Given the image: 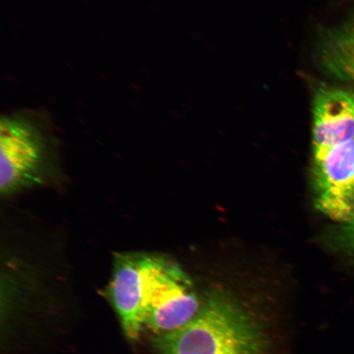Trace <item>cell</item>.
<instances>
[{"label":"cell","mask_w":354,"mask_h":354,"mask_svg":"<svg viewBox=\"0 0 354 354\" xmlns=\"http://www.w3.org/2000/svg\"><path fill=\"white\" fill-rule=\"evenodd\" d=\"M160 354H265L262 328L230 299L215 296L180 328L158 335Z\"/></svg>","instance_id":"obj_1"},{"label":"cell","mask_w":354,"mask_h":354,"mask_svg":"<svg viewBox=\"0 0 354 354\" xmlns=\"http://www.w3.org/2000/svg\"><path fill=\"white\" fill-rule=\"evenodd\" d=\"M141 295L145 327L157 336L187 324L201 308L187 274L160 255L143 253Z\"/></svg>","instance_id":"obj_2"},{"label":"cell","mask_w":354,"mask_h":354,"mask_svg":"<svg viewBox=\"0 0 354 354\" xmlns=\"http://www.w3.org/2000/svg\"><path fill=\"white\" fill-rule=\"evenodd\" d=\"M0 152L3 196H11L41 183L46 149L41 133L26 119L2 118Z\"/></svg>","instance_id":"obj_3"},{"label":"cell","mask_w":354,"mask_h":354,"mask_svg":"<svg viewBox=\"0 0 354 354\" xmlns=\"http://www.w3.org/2000/svg\"><path fill=\"white\" fill-rule=\"evenodd\" d=\"M316 205L337 223L354 218V139L314 156Z\"/></svg>","instance_id":"obj_4"},{"label":"cell","mask_w":354,"mask_h":354,"mask_svg":"<svg viewBox=\"0 0 354 354\" xmlns=\"http://www.w3.org/2000/svg\"><path fill=\"white\" fill-rule=\"evenodd\" d=\"M313 118V156L353 140V93L335 87L318 88Z\"/></svg>","instance_id":"obj_5"},{"label":"cell","mask_w":354,"mask_h":354,"mask_svg":"<svg viewBox=\"0 0 354 354\" xmlns=\"http://www.w3.org/2000/svg\"><path fill=\"white\" fill-rule=\"evenodd\" d=\"M143 253H124L114 257L109 292L124 332L136 339L145 328L141 295Z\"/></svg>","instance_id":"obj_6"},{"label":"cell","mask_w":354,"mask_h":354,"mask_svg":"<svg viewBox=\"0 0 354 354\" xmlns=\"http://www.w3.org/2000/svg\"><path fill=\"white\" fill-rule=\"evenodd\" d=\"M316 55L323 72L354 85V16L322 32Z\"/></svg>","instance_id":"obj_7"},{"label":"cell","mask_w":354,"mask_h":354,"mask_svg":"<svg viewBox=\"0 0 354 354\" xmlns=\"http://www.w3.org/2000/svg\"><path fill=\"white\" fill-rule=\"evenodd\" d=\"M340 239L344 250L354 260V218L343 224Z\"/></svg>","instance_id":"obj_8"},{"label":"cell","mask_w":354,"mask_h":354,"mask_svg":"<svg viewBox=\"0 0 354 354\" xmlns=\"http://www.w3.org/2000/svg\"><path fill=\"white\" fill-rule=\"evenodd\" d=\"M353 93V95H354V91Z\"/></svg>","instance_id":"obj_9"}]
</instances>
